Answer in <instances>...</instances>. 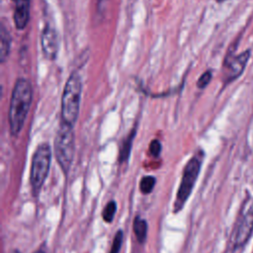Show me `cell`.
Instances as JSON below:
<instances>
[{"instance_id": "13", "label": "cell", "mask_w": 253, "mask_h": 253, "mask_svg": "<svg viewBox=\"0 0 253 253\" xmlns=\"http://www.w3.org/2000/svg\"><path fill=\"white\" fill-rule=\"evenodd\" d=\"M155 184H156V178L154 176H151V175L143 176L139 181V190L144 195L150 194L153 191Z\"/></svg>"}, {"instance_id": "2", "label": "cell", "mask_w": 253, "mask_h": 253, "mask_svg": "<svg viewBox=\"0 0 253 253\" xmlns=\"http://www.w3.org/2000/svg\"><path fill=\"white\" fill-rule=\"evenodd\" d=\"M82 94V81L78 72L74 71L68 77L61 97L62 122L74 126L79 115Z\"/></svg>"}, {"instance_id": "8", "label": "cell", "mask_w": 253, "mask_h": 253, "mask_svg": "<svg viewBox=\"0 0 253 253\" xmlns=\"http://www.w3.org/2000/svg\"><path fill=\"white\" fill-rule=\"evenodd\" d=\"M41 45L42 53L46 59L54 60L56 58L59 47L58 36L56 31L49 25H46L42 32Z\"/></svg>"}, {"instance_id": "17", "label": "cell", "mask_w": 253, "mask_h": 253, "mask_svg": "<svg viewBox=\"0 0 253 253\" xmlns=\"http://www.w3.org/2000/svg\"><path fill=\"white\" fill-rule=\"evenodd\" d=\"M162 150L161 142L158 139H153L149 143V152L153 157H159Z\"/></svg>"}, {"instance_id": "20", "label": "cell", "mask_w": 253, "mask_h": 253, "mask_svg": "<svg viewBox=\"0 0 253 253\" xmlns=\"http://www.w3.org/2000/svg\"><path fill=\"white\" fill-rule=\"evenodd\" d=\"M216 2H218V3H221V2H223V1H225V0H215Z\"/></svg>"}, {"instance_id": "19", "label": "cell", "mask_w": 253, "mask_h": 253, "mask_svg": "<svg viewBox=\"0 0 253 253\" xmlns=\"http://www.w3.org/2000/svg\"><path fill=\"white\" fill-rule=\"evenodd\" d=\"M34 253H45L43 250H37V251H35Z\"/></svg>"}, {"instance_id": "10", "label": "cell", "mask_w": 253, "mask_h": 253, "mask_svg": "<svg viewBox=\"0 0 253 253\" xmlns=\"http://www.w3.org/2000/svg\"><path fill=\"white\" fill-rule=\"evenodd\" d=\"M0 57H1V62H5L7 57L9 56L10 53V47H11V37L7 29L5 28L4 25L1 26V31H0Z\"/></svg>"}, {"instance_id": "3", "label": "cell", "mask_w": 253, "mask_h": 253, "mask_svg": "<svg viewBox=\"0 0 253 253\" xmlns=\"http://www.w3.org/2000/svg\"><path fill=\"white\" fill-rule=\"evenodd\" d=\"M203 158H204V152L200 150L197 153H195V155H193L189 159V161L186 163L183 170L182 179L177 191V195L174 201V205H173L174 212L180 211L184 208L189 197L191 196L201 171Z\"/></svg>"}, {"instance_id": "16", "label": "cell", "mask_w": 253, "mask_h": 253, "mask_svg": "<svg viewBox=\"0 0 253 253\" xmlns=\"http://www.w3.org/2000/svg\"><path fill=\"white\" fill-rule=\"evenodd\" d=\"M211 78H212V72H211V70L205 71V72L200 76V78L198 79V82H197L198 88H200V89H205V88L209 85V83L211 82Z\"/></svg>"}, {"instance_id": "7", "label": "cell", "mask_w": 253, "mask_h": 253, "mask_svg": "<svg viewBox=\"0 0 253 253\" xmlns=\"http://www.w3.org/2000/svg\"><path fill=\"white\" fill-rule=\"evenodd\" d=\"M253 233V205L247 210V211L240 217L236 224L233 234L232 243L234 249L244 246Z\"/></svg>"}, {"instance_id": "5", "label": "cell", "mask_w": 253, "mask_h": 253, "mask_svg": "<svg viewBox=\"0 0 253 253\" xmlns=\"http://www.w3.org/2000/svg\"><path fill=\"white\" fill-rule=\"evenodd\" d=\"M51 148L48 143L40 144L32 157L30 181L34 197H38L48 175L51 163Z\"/></svg>"}, {"instance_id": "6", "label": "cell", "mask_w": 253, "mask_h": 253, "mask_svg": "<svg viewBox=\"0 0 253 253\" xmlns=\"http://www.w3.org/2000/svg\"><path fill=\"white\" fill-rule=\"evenodd\" d=\"M251 56V49H245L239 54H227L223 63V84L227 85L236 80L244 71Z\"/></svg>"}, {"instance_id": "1", "label": "cell", "mask_w": 253, "mask_h": 253, "mask_svg": "<svg viewBox=\"0 0 253 253\" xmlns=\"http://www.w3.org/2000/svg\"><path fill=\"white\" fill-rule=\"evenodd\" d=\"M33 100L32 85L29 80L19 78L14 85L8 112L10 131L13 135L21 132Z\"/></svg>"}, {"instance_id": "18", "label": "cell", "mask_w": 253, "mask_h": 253, "mask_svg": "<svg viewBox=\"0 0 253 253\" xmlns=\"http://www.w3.org/2000/svg\"><path fill=\"white\" fill-rule=\"evenodd\" d=\"M9 253H21V251H19L18 249H13V250H11Z\"/></svg>"}, {"instance_id": "15", "label": "cell", "mask_w": 253, "mask_h": 253, "mask_svg": "<svg viewBox=\"0 0 253 253\" xmlns=\"http://www.w3.org/2000/svg\"><path fill=\"white\" fill-rule=\"evenodd\" d=\"M123 240H124V233L123 230H118L116 232V235L114 237L110 253H120L122 245H123Z\"/></svg>"}, {"instance_id": "9", "label": "cell", "mask_w": 253, "mask_h": 253, "mask_svg": "<svg viewBox=\"0 0 253 253\" xmlns=\"http://www.w3.org/2000/svg\"><path fill=\"white\" fill-rule=\"evenodd\" d=\"M14 3V24L18 30H24L30 20L31 0H12Z\"/></svg>"}, {"instance_id": "14", "label": "cell", "mask_w": 253, "mask_h": 253, "mask_svg": "<svg viewBox=\"0 0 253 253\" xmlns=\"http://www.w3.org/2000/svg\"><path fill=\"white\" fill-rule=\"evenodd\" d=\"M117 209H118V206H117V203L115 201H110L104 208L103 211H102V217H103V220L107 223H110L113 221L114 217H115V214L117 212Z\"/></svg>"}, {"instance_id": "12", "label": "cell", "mask_w": 253, "mask_h": 253, "mask_svg": "<svg viewBox=\"0 0 253 253\" xmlns=\"http://www.w3.org/2000/svg\"><path fill=\"white\" fill-rule=\"evenodd\" d=\"M147 230L148 225L146 220L137 215L133 220V232L139 243H144V241L146 240Z\"/></svg>"}, {"instance_id": "4", "label": "cell", "mask_w": 253, "mask_h": 253, "mask_svg": "<svg viewBox=\"0 0 253 253\" xmlns=\"http://www.w3.org/2000/svg\"><path fill=\"white\" fill-rule=\"evenodd\" d=\"M75 152V136L73 126L61 122L54 138V153L62 172L67 175Z\"/></svg>"}, {"instance_id": "11", "label": "cell", "mask_w": 253, "mask_h": 253, "mask_svg": "<svg viewBox=\"0 0 253 253\" xmlns=\"http://www.w3.org/2000/svg\"><path fill=\"white\" fill-rule=\"evenodd\" d=\"M135 133H136V128L134 127L131 129V131L128 133V135L126 137V139L122 143V146L120 149V155H119L120 163H124V162L127 161L129 154H130V150H131V146H132V142H133Z\"/></svg>"}]
</instances>
